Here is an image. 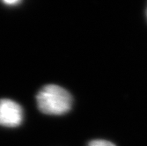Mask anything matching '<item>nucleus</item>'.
Segmentation results:
<instances>
[{
    "instance_id": "nucleus-2",
    "label": "nucleus",
    "mask_w": 147,
    "mask_h": 146,
    "mask_svg": "<svg viewBox=\"0 0 147 146\" xmlns=\"http://www.w3.org/2000/svg\"><path fill=\"white\" fill-rule=\"evenodd\" d=\"M23 121V110L20 106L11 100H0V125L15 128Z\"/></svg>"
},
{
    "instance_id": "nucleus-1",
    "label": "nucleus",
    "mask_w": 147,
    "mask_h": 146,
    "mask_svg": "<svg viewBox=\"0 0 147 146\" xmlns=\"http://www.w3.org/2000/svg\"><path fill=\"white\" fill-rule=\"evenodd\" d=\"M38 108L42 113L62 115L72 107V97L64 88L57 85H48L39 91L36 96Z\"/></svg>"
},
{
    "instance_id": "nucleus-5",
    "label": "nucleus",
    "mask_w": 147,
    "mask_h": 146,
    "mask_svg": "<svg viewBox=\"0 0 147 146\" xmlns=\"http://www.w3.org/2000/svg\"><path fill=\"white\" fill-rule=\"evenodd\" d=\"M144 17H145L146 21H147V3H146L145 7H144Z\"/></svg>"
},
{
    "instance_id": "nucleus-4",
    "label": "nucleus",
    "mask_w": 147,
    "mask_h": 146,
    "mask_svg": "<svg viewBox=\"0 0 147 146\" xmlns=\"http://www.w3.org/2000/svg\"><path fill=\"white\" fill-rule=\"evenodd\" d=\"M20 0H3V2L5 4V5H17Z\"/></svg>"
},
{
    "instance_id": "nucleus-3",
    "label": "nucleus",
    "mask_w": 147,
    "mask_h": 146,
    "mask_svg": "<svg viewBox=\"0 0 147 146\" xmlns=\"http://www.w3.org/2000/svg\"><path fill=\"white\" fill-rule=\"evenodd\" d=\"M87 146H115V145L109 141L98 139V140H93L90 142Z\"/></svg>"
}]
</instances>
